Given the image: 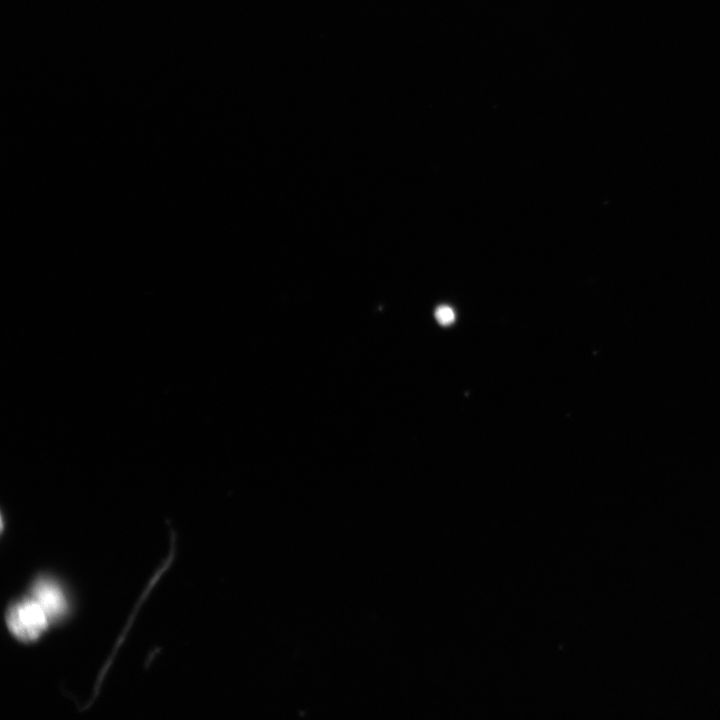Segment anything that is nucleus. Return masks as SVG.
Returning a JSON list of instances; mask_svg holds the SVG:
<instances>
[{"instance_id": "2", "label": "nucleus", "mask_w": 720, "mask_h": 720, "mask_svg": "<svg viewBox=\"0 0 720 720\" xmlns=\"http://www.w3.org/2000/svg\"><path fill=\"white\" fill-rule=\"evenodd\" d=\"M31 596L44 608L51 620L62 617L68 608L63 590L48 578H39L33 584Z\"/></svg>"}, {"instance_id": "1", "label": "nucleus", "mask_w": 720, "mask_h": 720, "mask_svg": "<svg viewBox=\"0 0 720 720\" xmlns=\"http://www.w3.org/2000/svg\"><path fill=\"white\" fill-rule=\"evenodd\" d=\"M50 621L47 612L32 596L12 605L6 614L8 629L23 642L38 639Z\"/></svg>"}, {"instance_id": "3", "label": "nucleus", "mask_w": 720, "mask_h": 720, "mask_svg": "<svg viewBox=\"0 0 720 720\" xmlns=\"http://www.w3.org/2000/svg\"><path fill=\"white\" fill-rule=\"evenodd\" d=\"M435 317L441 325L447 326L454 321L455 313L451 307L441 305L436 309Z\"/></svg>"}]
</instances>
